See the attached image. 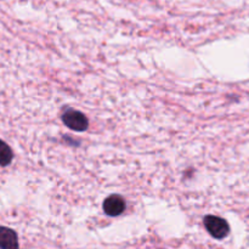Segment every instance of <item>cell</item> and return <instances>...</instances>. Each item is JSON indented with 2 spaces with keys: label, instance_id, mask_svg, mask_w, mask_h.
<instances>
[{
  "label": "cell",
  "instance_id": "1",
  "mask_svg": "<svg viewBox=\"0 0 249 249\" xmlns=\"http://www.w3.org/2000/svg\"><path fill=\"white\" fill-rule=\"evenodd\" d=\"M204 225H206L207 231L214 238H218V240L225 238L229 235V232H230V228H229V224L226 223V220L215 215L206 216Z\"/></svg>",
  "mask_w": 249,
  "mask_h": 249
},
{
  "label": "cell",
  "instance_id": "2",
  "mask_svg": "<svg viewBox=\"0 0 249 249\" xmlns=\"http://www.w3.org/2000/svg\"><path fill=\"white\" fill-rule=\"evenodd\" d=\"M62 121L68 128L75 131H84L89 125V121L87 117L82 112L74 111V109L66 111L62 116Z\"/></svg>",
  "mask_w": 249,
  "mask_h": 249
},
{
  "label": "cell",
  "instance_id": "3",
  "mask_svg": "<svg viewBox=\"0 0 249 249\" xmlns=\"http://www.w3.org/2000/svg\"><path fill=\"white\" fill-rule=\"evenodd\" d=\"M125 209V202L119 195H112L104 202V211L109 216H118Z\"/></svg>",
  "mask_w": 249,
  "mask_h": 249
},
{
  "label": "cell",
  "instance_id": "4",
  "mask_svg": "<svg viewBox=\"0 0 249 249\" xmlns=\"http://www.w3.org/2000/svg\"><path fill=\"white\" fill-rule=\"evenodd\" d=\"M0 249H18V240L14 230L0 226Z\"/></svg>",
  "mask_w": 249,
  "mask_h": 249
},
{
  "label": "cell",
  "instance_id": "5",
  "mask_svg": "<svg viewBox=\"0 0 249 249\" xmlns=\"http://www.w3.org/2000/svg\"><path fill=\"white\" fill-rule=\"evenodd\" d=\"M12 160V151L10 146L2 140H0V165H9Z\"/></svg>",
  "mask_w": 249,
  "mask_h": 249
}]
</instances>
